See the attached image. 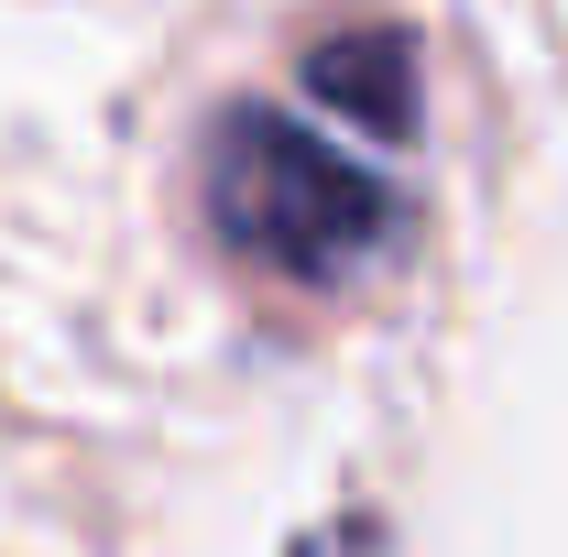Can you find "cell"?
I'll return each instance as SVG.
<instances>
[{
    "instance_id": "cell-2",
    "label": "cell",
    "mask_w": 568,
    "mask_h": 557,
    "mask_svg": "<svg viewBox=\"0 0 568 557\" xmlns=\"http://www.w3.org/2000/svg\"><path fill=\"white\" fill-rule=\"evenodd\" d=\"M306 88L351 121L361 142H416L426 77H416V33L405 22H339L306 44Z\"/></svg>"
},
{
    "instance_id": "cell-1",
    "label": "cell",
    "mask_w": 568,
    "mask_h": 557,
    "mask_svg": "<svg viewBox=\"0 0 568 557\" xmlns=\"http://www.w3.org/2000/svg\"><path fill=\"white\" fill-rule=\"evenodd\" d=\"M197 198H209V230L274 284H351L405 230V198L361 153L317 142L284 110H219L197 153Z\"/></svg>"
}]
</instances>
